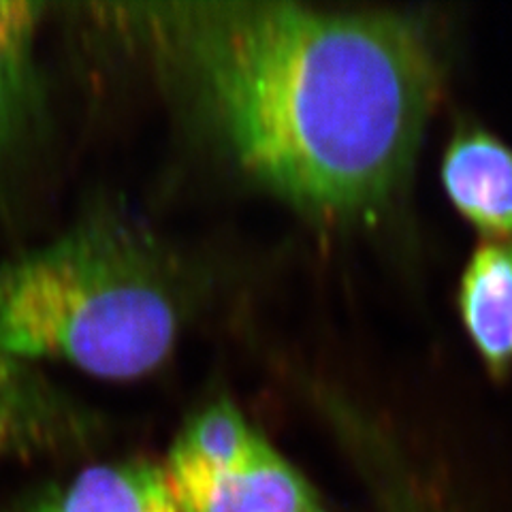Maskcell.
<instances>
[{
    "mask_svg": "<svg viewBox=\"0 0 512 512\" xmlns=\"http://www.w3.org/2000/svg\"><path fill=\"white\" fill-rule=\"evenodd\" d=\"M442 182L451 203L498 242L512 237V150L485 131H463L446 150Z\"/></svg>",
    "mask_w": 512,
    "mask_h": 512,
    "instance_id": "5",
    "label": "cell"
},
{
    "mask_svg": "<svg viewBox=\"0 0 512 512\" xmlns=\"http://www.w3.org/2000/svg\"><path fill=\"white\" fill-rule=\"evenodd\" d=\"M182 293L171 265L135 231L90 220L0 263V352L133 380L178 340Z\"/></svg>",
    "mask_w": 512,
    "mask_h": 512,
    "instance_id": "2",
    "label": "cell"
},
{
    "mask_svg": "<svg viewBox=\"0 0 512 512\" xmlns=\"http://www.w3.org/2000/svg\"><path fill=\"white\" fill-rule=\"evenodd\" d=\"M163 468L180 512H329L316 489L263 436L216 461L169 453Z\"/></svg>",
    "mask_w": 512,
    "mask_h": 512,
    "instance_id": "3",
    "label": "cell"
},
{
    "mask_svg": "<svg viewBox=\"0 0 512 512\" xmlns=\"http://www.w3.org/2000/svg\"><path fill=\"white\" fill-rule=\"evenodd\" d=\"M463 325L493 376L512 365V242H487L472 254L459 288Z\"/></svg>",
    "mask_w": 512,
    "mask_h": 512,
    "instance_id": "7",
    "label": "cell"
},
{
    "mask_svg": "<svg viewBox=\"0 0 512 512\" xmlns=\"http://www.w3.org/2000/svg\"><path fill=\"white\" fill-rule=\"evenodd\" d=\"M26 512H180L163 463L94 466L54 489Z\"/></svg>",
    "mask_w": 512,
    "mask_h": 512,
    "instance_id": "8",
    "label": "cell"
},
{
    "mask_svg": "<svg viewBox=\"0 0 512 512\" xmlns=\"http://www.w3.org/2000/svg\"><path fill=\"white\" fill-rule=\"evenodd\" d=\"M82 427L75 408L32 365L0 352V461L64 446Z\"/></svg>",
    "mask_w": 512,
    "mask_h": 512,
    "instance_id": "6",
    "label": "cell"
},
{
    "mask_svg": "<svg viewBox=\"0 0 512 512\" xmlns=\"http://www.w3.org/2000/svg\"><path fill=\"white\" fill-rule=\"evenodd\" d=\"M224 146L308 212L357 216L410 171L438 94L423 28L295 3L150 7Z\"/></svg>",
    "mask_w": 512,
    "mask_h": 512,
    "instance_id": "1",
    "label": "cell"
},
{
    "mask_svg": "<svg viewBox=\"0 0 512 512\" xmlns=\"http://www.w3.org/2000/svg\"><path fill=\"white\" fill-rule=\"evenodd\" d=\"M45 11V3H0V190L41 120L37 37Z\"/></svg>",
    "mask_w": 512,
    "mask_h": 512,
    "instance_id": "4",
    "label": "cell"
}]
</instances>
